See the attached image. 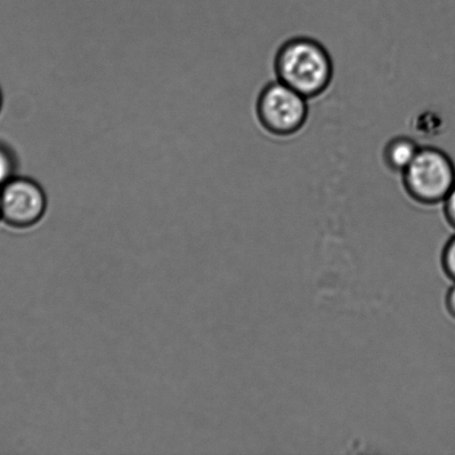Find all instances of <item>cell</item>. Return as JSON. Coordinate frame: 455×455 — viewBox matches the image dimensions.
Segmentation results:
<instances>
[{"label":"cell","instance_id":"6da1fadb","mask_svg":"<svg viewBox=\"0 0 455 455\" xmlns=\"http://www.w3.org/2000/svg\"><path fill=\"white\" fill-rule=\"evenodd\" d=\"M276 79L306 100L322 95L332 83L331 56L322 44L310 37H293L280 44L274 60Z\"/></svg>","mask_w":455,"mask_h":455},{"label":"cell","instance_id":"7a4b0ae2","mask_svg":"<svg viewBox=\"0 0 455 455\" xmlns=\"http://www.w3.org/2000/svg\"><path fill=\"white\" fill-rule=\"evenodd\" d=\"M408 195L423 204L444 202L455 185V167L448 154L434 147L420 148L402 172Z\"/></svg>","mask_w":455,"mask_h":455},{"label":"cell","instance_id":"3957f363","mask_svg":"<svg viewBox=\"0 0 455 455\" xmlns=\"http://www.w3.org/2000/svg\"><path fill=\"white\" fill-rule=\"evenodd\" d=\"M305 96L276 79L262 89L256 100V116L271 135H296L305 126L309 105Z\"/></svg>","mask_w":455,"mask_h":455},{"label":"cell","instance_id":"277c9868","mask_svg":"<svg viewBox=\"0 0 455 455\" xmlns=\"http://www.w3.org/2000/svg\"><path fill=\"white\" fill-rule=\"evenodd\" d=\"M47 211V196L43 187L30 178H12L0 187V217L17 229L37 225Z\"/></svg>","mask_w":455,"mask_h":455},{"label":"cell","instance_id":"5b68a950","mask_svg":"<svg viewBox=\"0 0 455 455\" xmlns=\"http://www.w3.org/2000/svg\"><path fill=\"white\" fill-rule=\"evenodd\" d=\"M421 147L407 136H398L387 142L383 159L392 172L402 173L417 157Z\"/></svg>","mask_w":455,"mask_h":455},{"label":"cell","instance_id":"8992f818","mask_svg":"<svg viewBox=\"0 0 455 455\" xmlns=\"http://www.w3.org/2000/svg\"><path fill=\"white\" fill-rule=\"evenodd\" d=\"M18 160L15 151L11 147L0 144V187L15 178Z\"/></svg>","mask_w":455,"mask_h":455},{"label":"cell","instance_id":"52a82bcc","mask_svg":"<svg viewBox=\"0 0 455 455\" xmlns=\"http://www.w3.org/2000/svg\"><path fill=\"white\" fill-rule=\"evenodd\" d=\"M443 266L449 278L455 281V235L445 244L443 253Z\"/></svg>","mask_w":455,"mask_h":455},{"label":"cell","instance_id":"ba28073f","mask_svg":"<svg viewBox=\"0 0 455 455\" xmlns=\"http://www.w3.org/2000/svg\"><path fill=\"white\" fill-rule=\"evenodd\" d=\"M444 215L449 224L455 228V185L444 199Z\"/></svg>","mask_w":455,"mask_h":455},{"label":"cell","instance_id":"9c48e42d","mask_svg":"<svg viewBox=\"0 0 455 455\" xmlns=\"http://www.w3.org/2000/svg\"><path fill=\"white\" fill-rule=\"evenodd\" d=\"M447 307L450 315L455 318V284L449 290L447 296Z\"/></svg>","mask_w":455,"mask_h":455},{"label":"cell","instance_id":"30bf717a","mask_svg":"<svg viewBox=\"0 0 455 455\" xmlns=\"http://www.w3.org/2000/svg\"><path fill=\"white\" fill-rule=\"evenodd\" d=\"M3 101H4L3 92H2V89H0V111H2V108H3Z\"/></svg>","mask_w":455,"mask_h":455},{"label":"cell","instance_id":"8fae6325","mask_svg":"<svg viewBox=\"0 0 455 455\" xmlns=\"http://www.w3.org/2000/svg\"><path fill=\"white\" fill-rule=\"evenodd\" d=\"M0 220H2V217H0Z\"/></svg>","mask_w":455,"mask_h":455}]
</instances>
